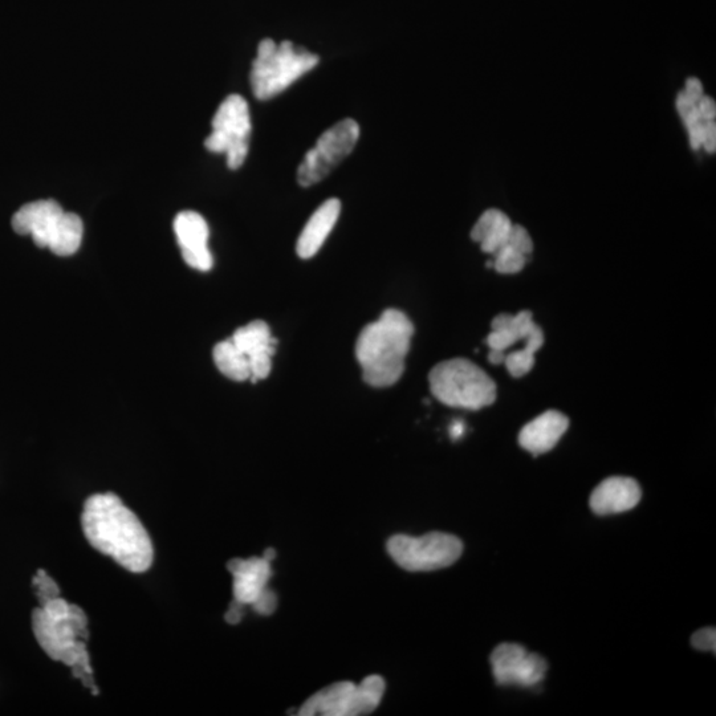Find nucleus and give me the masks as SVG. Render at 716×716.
<instances>
[{
  "instance_id": "nucleus-1",
  "label": "nucleus",
  "mask_w": 716,
  "mask_h": 716,
  "mask_svg": "<svg viewBox=\"0 0 716 716\" xmlns=\"http://www.w3.org/2000/svg\"><path fill=\"white\" fill-rule=\"evenodd\" d=\"M81 526L89 544L130 572L152 567V539L140 519L115 494H97L84 504Z\"/></svg>"
},
{
  "instance_id": "nucleus-2",
  "label": "nucleus",
  "mask_w": 716,
  "mask_h": 716,
  "mask_svg": "<svg viewBox=\"0 0 716 716\" xmlns=\"http://www.w3.org/2000/svg\"><path fill=\"white\" fill-rule=\"evenodd\" d=\"M36 641L54 661L71 667L73 675L97 694L91 657L87 650L88 618L84 610L55 598L32 614Z\"/></svg>"
},
{
  "instance_id": "nucleus-3",
  "label": "nucleus",
  "mask_w": 716,
  "mask_h": 716,
  "mask_svg": "<svg viewBox=\"0 0 716 716\" xmlns=\"http://www.w3.org/2000/svg\"><path fill=\"white\" fill-rule=\"evenodd\" d=\"M413 335L412 321L398 309H386L380 319L362 329L356 357L366 384L388 388L400 380Z\"/></svg>"
},
{
  "instance_id": "nucleus-4",
  "label": "nucleus",
  "mask_w": 716,
  "mask_h": 716,
  "mask_svg": "<svg viewBox=\"0 0 716 716\" xmlns=\"http://www.w3.org/2000/svg\"><path fill=\"white\" fill-rule=\"evenodd\" d=\"M319 61V56L288 40L280 44L271 39L262 40L251 69V87L256 99H274L312 71Z\"/></svg>"
},
{
  "instance_id": "nucleus-5",
  "label": "nucleus",
  "mask_w": 716,
  "mask_h": 716,
  "mask_svg": "<svg viewBox=\"0 0 716 716\" xmlns=\"http://www.w3.org/2000/svg\"><path fill=\"white\" fill-rule=\"evenodd\" d=\"M429 381L433 396L451 408L479 410L496 400L495 382L466 358H453L434 366Z\"/></svg>"
},
{
  "instance_id": "nucleus-6",
  "label": "nucleus",
  "mask_w": 716,
  "mask_h": 716,
  "mask_svg": "<svg viewBox=\"0 0 716 716\" xmlns=\"http://www.w3.org/2000/svg\"><path fill=\"white\" fill-rule=\"evenodd\" d=\"M385 681L380 675L366 677L360 685L343 681L325 687L301 706L300 716H361L380 706Z\"/></svg>"
},
{
  "instance_id": "nucleus-7",
  "label": "nucleus",
  "mask_w": 716,
  "mask_h": 716,
  "mask_svg": "<svg viewBox=\"0 0 716 716\" xmlns=\"http://www.w3.org/2000/svg\"><path fill=\"white\" fill-rule=\"evenodd\" d=\"M388 552L405 571L431 572L457 563L463 544L457 536L443 532L419 537L396 535L388 541Z\"/></svg>"
},
{
  "instance_id": "nucleus-8",
  "label": "nucleus",
  "mask_w": 716,
  "mask_h": 716,
  "mask_svg": "<svg viewBox=\"0 0 716 716\" xmlns=\"http://www.w3.org/2000/svg\"><path fill=\"white\" fill-rule=\"evenodd\" d=\"M213 133L205 146L213 153H225L231 170L242 168L250 148L251 117L247 101L231 95L218 108L213 119Z\"/></svg>"
},
{
  "instance_id": "nucleus-9",
  "label": "nucleus",
  "mask_w": 716,
  "mask_h": 716,
  "mask_svg": "<svg viewBox=\"0 0 716 716\" xmlns=\"http://www.w3.org/2000/svg\"><path fill=\"white\" fill-rule=\"evenodd\" d=\"M358 138L360 126L352 119L337 122L321 134L299 166V185L309 187L327 178L353 152Z\"/></svg>"
},
{
  "instance_id": "nucleus-10",
  "label": "nucleus",
  "mask_w": 716,
  "mask_h": 716,
  "mask_svg": "<svg viewBox=\"0 0 716 716\" xmlns=\"http://www.w3.org/2000/svg\"><path fill=\"white\" fill-rule=\"evenodd\" d=\"M490 661L495 681L500 686L539 685L548 669L543 657L528 652L524 646L518 644L496 646Z\"/></svg>"
},
{
  "instance_id": "nucleus-11",
  "label": "nucleus",
  "mask_w": 716,
  "mask_h": 716,
  "mask_svg": "<svg viewBox=\"0 0 716 716\" xmlns=\"http://www.w3.org/2000/svg\"><path fill=\"white\" fill-rule=\"evenodd\" d=\"M174 233L181 248L182 258L194 270L207 272L213 268V255L207 246L209 226L205 218L195 211H182L174 219Z\"/></svg>"
},
{
  "instance_id": "nucleus-12",
  "label": "nucleus",
  "mask_w": 716,
  "mask_h": 716,
  "mask_svg": "<svg viewBox=\"0 0 716 716\" xmlns=\"http://www.w3.org/2000/svg\"><path fill=\"white\" fill-rule=\"evenodd\" d=\"M231 341L250 362L252 382L264 380L270 376L272 357L276 352V340L266 321L255 320L246 327L235 331Z\"/></svg>"
},
{
  "instance_id": "nucleus-13",
  "label": "nucleus",
  "mask_w": 716,
  "mask_h": 716,
  "mask_svg": "<svg viewBox=\"0 0 716 716\" xmlns=\"http://www.w3.org/2000/svg\"><path fill=\"white\" fill-rule=\"evenodd\" d=\"M491 328L492 331L487 337V345L490 348L488 360L494 365L503 364L508 349L519 343H527L541 332L530 311H522L518 315L502 313L492 320Z\"/></svg>"
},
{
  "instance_id": "nucleus-14",
  "label": "nucleus",
  "mask_w": 716,
  "mask_h": 716,
  "mask_svg": "<svg viewBox=\"0 0 716 716\" xmlns=\"http://www.w3.org/2000/svg\"><path fill=\"white\" fill-rule=\"evenodd\" d=\"M63 213L59 203L52 199L27 203L12 218V229L20 235H31L36 246L48 248L56 223Z\"/></svg>"
},
{
  "instance_id": "nucleus-15",
  "label": "nucleus",
  "mask_w": 716,
  "mask_h": 716,
  "mask_svg": "<svg viewBox=\"0 0 716 716\" xmlns=\"http://www.w3.org/2000/svg\"><path fill=\"white\" fill-rule=\"evenodd\" d=\"M642 496L640 484L632 478L612 477L598 484L592 492V511L600 516L621 514L633 510Z\"/></svg>"
},
{
  "instance_id": "nucleus-16",
  "label": "nucleus",
  "mask_w": 716,
  "mask_h": 716,
  "mask_svg": "<svg viewBox=\"0 0 716 716\" xmlns=\"http://www.w3.org/2000/svg\"><path fill=\"white\" fill-rule=\"evenodd\" d=\"M227 568L234 577V600L240 604L252 605L258 597L268 588V581L272 577L270 561L264 557H251V559H234L227 564Z\"/></svg>"
},
{
  "instance_id": "nucleus-17",
  "label": "nucleus",
  "mask_w": 716,
  "mask_h": 716,
  "mask_svg": "<svg viewBox=\"0 0 716 716\" xmlns=\"http://www.w3.org/2000/svg\"><path fill=\"white\" fill-rule=\"evenodd\" d=\"M569 419L557 410H548L520 430L519 443L531 454L548 453L568 430Z\"/></svg>"
},
{
  "instance_id": "nucleus-18",
  "label": "nucleus",
  "mask_w": 716,
  "mask_h": 716,
  "mask_svg": "<svg viewBox=\"0 0 716 716\" xmlns=\"http://www.w3.org/2000/svg\"><path fill=\"white\" fill-rule=\"evenodd\" d=\"M340 213L341 202L337 198H331L312 214L296 244V252L301 259H311L320 251L339 221Z\"/></svg>"
},
{
  "instance_id": "nucleus-19",
  "label": "nucleus",
  "mask_w": 716,
  "mask_h": 716,
  "mask_svg": "<svg viewBox=\"0 0 716 716\" xmlns=\"http://www.w3.org/2000/svg\"><path fill=\"white\" fill-rule=\"evenodd\" d=\"M534 250V243L528 231L523 226H512L507 242L495 252L494 262L491 266L499 274L514 275L526 267L528 256Z\"/></svg>"
},
{
  "instance_id": "nucleus-20",
  "label": "nucleus",
  "mask_w": 716,
  "mask_h": 716,
  "mask_svg": "<svg viewBox=\"0 0 716 716\" xmlns=\"http://www.w3.org/2000/svg\"><path fill=\"white\" fill-rule=\"evenodd\" d=\"M512 222L500 210L490 209L482 214L471 230V238L480 244L483 252L494 255L507 242L512 230Z\"/></svg>"
},
{
  "instance_id": "nucleus-21",
  "label": "nucleus",
  "mask_w": 716,
  "mask_h": 716,
  "mask_svg": "<svg viewBox=\"0 0 716 716\" xmlns=\"http://www.w3.org/2000/svg\"><path fill=\"white\" fill-rule=\"evenodd\" d=\"M84 225L79 215L63 213L56 223L48 248L55 255L71 256L79 250L83 240Z\"/></svg>"
},
{
  "instance_id": "nucleus-22",
  "label": "nucleus",
  "mask_w": 716,
  "mask_h": 716,
  "mask_svg": "<svg viewBox=\"0 0 716 716\" xmlns=\"http://www.w3.org/2000/svg\"><path fill=\"white\" fill-rule=\"evenodd\" d=\"M213 357L215 365L223 376L238 382L250 380V362L231 339L215 345Z\"/></svg>"
},
{
  "instance_id": "nucleus-23",
  "label": "nucleus",
  "mask_w": 716,
  "mask_h": 716,
  "mask_svg": "<svg viewBox=\"0 0 716 716\" xmlns=\"http://www.w3.org/2000/svg\"><path fill=\"white\" fill-rule=\"evenodd\" d=\"M677 109L682 120L685 121L687 130H689L691 148L694 150L701 149L703 144V120L699 115L698 103H695L682 91L677 97Z\"/></svg>"
},
{
  "instance_id": "nucleus-24",
  "label": "nucleus",
  "mask_w": 716,
  "mask_h": 716,
  "mask_svg": "<svg viewBox=\"0 0 716 716\" xmlns=\"http://www.w3.org/2000/svg\"><path fill=\"white\" fill-rule=\"evenodd\" d=\"M34 587L36 588V596H38L40 604L46 605L47 602L60 597V588L55 580L52 579L47 572L38 571L34 577Z\"/></svg>"
},
{
  "instance_id": "nucleus-25",
  "label": "nucleus",
  "mask_w": 716,
  "mask_h": 716,
  "mask_svg": "<svg viewBox=\"0 0 716 716\" xmlns=\"http://www.w3.org/2000/svg\"><path fill=\"white\" fill-rule=\"evenodd\" d=\"M691 644L695 649L702 652H716V630L714 628H705L698 630L691 638Z\"/></svg>"
},
{
  "instance_id": "nucleus-26",
  "label": "nucleus",
  "mask_w": 716,
  "mask_h": 716,
  "mask_svg": "<svg viewBox=\"0 0 716 716\" xmlns=\"http://www.w3.org/2000/svg\"><path fill=\"white\" fill-rule=\"evenodd\" d=\"M251 606L256 613L262 614V616H270L278 606V598H276L274 592L267 588Z\"/></svg>"
},
{
  "instance_id": "nucleus-27",
  "label": "nucleus",
  "mask_w": 716,
  "mask_h": 716,
  "mask_svg": "<svg viewBox=\"0 0 716 716\" xmlns=\"http://www.w3.org/2000/svg\"><path fill=\"white\" fill-rule=\"evenodd\" d=\"M703 148L709 153L716 150V125L715 121H703Z\"/></svg>"
},
{
  "instance_id": "nucleus-28",
  "label": "nucleus",
  "mask_w": 716,
  "mask_h": 716,
  "mask_svg": "<svg viewBox=\"0 0 716 716\" xmlns=\"http://www.w3.org/2000/svg\"><path fill=\"white\" fill-rule=\"evenodd\" d=\"M698 111L703 121H715L716 105L711 97L703 96L698 101Z\"/></svg>"
},
{
  "instance_id": "nucleus-29",
  "label": "nucleus",
  "mask_w": 716,
  "mask_h": 716,
  "mask_svg": "<svg viewBox=\"0 0 716 716\" xmlns=\"http://www.w3.org/2000/svg\"><path fill=\"white\" fill-rule=\"evenodd\" d=\"M683 92H685L691 100H694L695 103H698V101L705 96L703 95V85L701 81L695 79V77H691V79L686 81L685 91Z\"/></svg>"
},
{
  "instance_id": "nucleus-30",
  "label": "nucleus",
  "mask_w": 716,
  "mask_h": 716,
  "mask_svg": "<svg viewBox=\"0 0 716 716\" xmlns=\"http://www.w3.org/2000/svg\"><path fill=\"white\" fill-rule=\"evenodd\" d=\"M244 605L240 604L239 601L234 600L231 602L229 610L226 613V621L231 625H237L242 621Z\"/></svg>"
},
{
  "instance_id": "nucleus-31",
  "label": "nucleus",
  "mask_w": 716,
  "mask_h": 716,
  "mask_svg": "<svg viewBox=\"0 0 716 716\" xmlns=\"http://www.w3.org/2000/svg\"><path fill=\"white\" fill-rule=\"evenodd\" d=\"M463 433H465V426H463V423L457 422L454 423L453 427H451L450 435L453 439H459L462 437Z\"/></svg>"
},
{
  "instance_id": "nucleus-32",
  "label": "nucleus",
  "mask_w": 716,
  "mask_h": 716,
  "mask_svg": "<svg viewBox=\"0 0 716 716\" xmlns=\"http://www.w3.org/2000/svg\"><path fill=\"white\" fill-rule=\"evenodd\" d=\"M263 557H264V559H266V560L270 561V563H272V561H274V559L276 557L275 549L268 548L267 551L263 553Z\"/></svg>"
}]
</instances>
